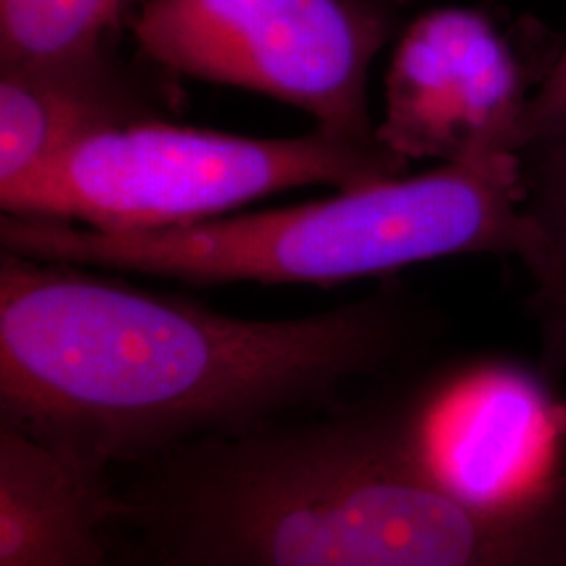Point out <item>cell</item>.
<instances>
[{
    "label": "cell",
    "mask_w": 566,
    "mask_h": 566,
    "mask_svg": "<svg viewBox=\"0 0 566 566\" xmlns=\"http://www.w3.org/2000/svg\"><path fill=\"white\" fill-rule=\"evenodd\" d=\"M566 124V46L535 86L521 128V151Z\"/></svg>",
    "instance_id": "obj_12"
},
{
    "label": "cell",
    "mask_w": 566,
    "mask_h": 566,
    "mask_svg": "<svg viewBox=\"0 0 566 566\" xmlns=\"http://www.w3.org/2000/svg\"><path fill=\"white\" fill-rule=\"evenodd\" d=\"M521 154L441 164L334 198L163 231H99L2 214V252L193 283H332L453 254H512L531 271Z\"/></svg>",
    "instance_id": "obj_3"
},
{
    "label": "cell",
    "mask_w": 566,
    "mask_h": 566,
    "mask_svg": "<svg viewBox=\"0 0 566 566\" xmlns=\"http://www.w3.org/2000/svg\"><path fill=\"white\" fill-rule=\"evenodd\" d=\"M149 465L120 514L181 566H566V479L531 510H474L409 468L371 409Z\"/></svg>",
    "instance_id": "obj_2"
},
{
    "label": "cell",
    "mask_w": 566,
    "mask_h": 566,
    "mask_svg": "<svg viewBox=\"0 0 566 566\" xmlns=\"http://www.w3.org/2000/svg\"><path fill=\"white\" fill-rule=\"evenodd\" d=\"M563 424H565L566 430V401H563Z\"/></svg>",
    "instance_id": "obj_14"
},
{
    "label": "cell",
    "mask_w": 566,
    "mask_h": 566,
    "mask_svg": "<svg viewBox=\"0 0 566 566\" xmlns=\"http://www.w3.org/2000/svg\"><path fill=\"white\" fill-rule=\"evenodd\" d=\"M526 214L537 233L528 271L558 357L566 353V124L521 151Z\"/></svg>",
    "instance_id": "obj_11"
},
{
    "label": "cell",
    "mask_w": 566,
    "mask_h": 566,
    "mask_svg": "<svg viewBox=\"0 0 566 566\" xmlns=\"http://www.w3.org/2000/svg\"><path fill=\"white\" fill-rule=\"evenodd\" d=\"M109 465L0 424V566H112Z\"/></svg>",
    "instance_id": "obj_8"
},
{
    "label": "cell",
    "mask_w": 566,
    "mask_h": 566,
    "mask_svg": "<svg viewBox=\"0 0 566 566\" xmlns=\"http://www.w3.org/2000/svg\"><path fill=\"white\" fill-rule=\"evenodd\" d=\"M413 332L411 311L385 296L242 319L2 252V424L107 465L156 462L325 399Z\"/></svg>",
    "instance_id": "obj_1"
},
{
    "label": "cell",
    "mask_w": 566,
    "mask_h": 566,
    "mask_svg": "<svg viewBox=\"0 0 566 566\" xmlns=\"http://www.w3.org/2000/svg\"><path fill=\"white\" fill-rule=\"evenodd\" d=\"M531 97L523 61L495 21L470 7L432 9L395 46L378 142L405 163L521 154Z\"/></svg>",
    "instance_id": "obj_7"
},
{
    "label": "cell",
    "mask_w": 566,
    "mask_h": 566,
    "mask_svg": "<svg viewBox=\"0 0 566 566\" xmlns=\"http://www.w3.org/2000/svg\"><path fill=\"white\" fill-rule=\"evenodd\" d=\"M143 566H179L177 563H172V560H168V558H160L156 565H143Z\"/></svg>",
    "instance_id": "obj_13"
},
{
    "label": "cell",
    "mask_w": 566,
    "mask_h": 566,
    "mask_svg": "<svg viewBox=\"0 0 566 566\" xmlns=\"http://www.w3.org/2000/svg\"><path fill=\"white\" fill-rule=\"evenodd\" d=\"M385 145L324 128L292 139H250L160 120L135 122L74 145L0 187L2 214L82 223L99 231H163L221 219L277 191L353 189L403 177Z\"/></svg>",
    "instance_id": "obj_4"
},
{
    "label": "cell",
    "mask_w": 566,
    "mask_h": 566,
    "mask_svg": "<svg viewBox=\"0 0 566 566\" xmlns=\"http://www.w3.org/2000/svg\"><path fill=\"white\" fill-rule=\"evenodd\" d=\"M371 411L409 468L474 510H531L566 479L563 401L518 361L451 365Z\"/></svg>",
    "instance_id": "obj_6"
},
{
    "label": "cell",
    "mask_w": 566,
    "mask_h": 566,
    "mask_svg": "<svg viewBox=\"0 0 566 566\" xmlns=\"http://www.w3.org/2000/svg\"><path fill=\"white\" fill-rule=\"evenodd\" d=\"M158 120L99 51L78 60L0 67V187L74 145L135 122Z\"/></svg>",
    "instance_id": "obj_9"
},
{
    "label": "cell",
    "mask_w": 566,
    "mask_h": 566,
    "mask_svg": "<svg viewBox=\"0 0 566 566\" xmlns=\"http://www.w3.org/2000/svg\"><path fill=\"white\" fill-rule=\"evenodd\" d=\"M179 566H181V565H179Z\"/></svg>",
    "instance_id": "obj_15"
},
{
    "label": "cell",
    "mask_w": 566,
    "mask_h": 566,
    "mask_svg": "<svg viewBox=\"0 0 566 566\" xmlns=\"http://www.w3.org/2000/svg\"><path fill=\"white\" fill-rule=\"evenodd\" d=\"M145 0H0V67L78 60Z\"/></svg>",
    "instance_id": "obj_10"
},
{
    "label": "cell",
    "mask_w": 566,
    "mask_h": 566,
    "mask_svg": "<svg viewBox=\"0 0 566 566\" xmlns=\"http://www.w3.org/2000/svg\"><path fill=\"white\" fill-rule=\"evenodd\" d=\"M392 21L386 0H145L130 28L172 74L269 95L340 139L382 145L367 81Z\"/></svg>",
    "instance_id": "obj_5"
}]
</instances>
